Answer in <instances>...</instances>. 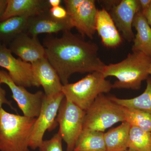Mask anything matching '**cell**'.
I'll return each instance as SVG.
<instances>
[{"label": "cell", "mask_w": 151, "mask_h": 151, "mask_svg": "<svg viewBox=\"0 0 151 151\" xmlns=\"http://www.w3.org/2000/svg\"><path fill=\"white\" fill-rule=\"evenodd\" d=\"M86 111L67 100H62L57 116L59 133L66 145V151H73L76 144L83 130Z\"/></svg>", "instance_id": "6"}, {"label": "cell", "mask_w": 151, "mask_h": 151, "mask_svg": "<svg viewBox=\"0 0 151 151\" xmlns=\"http://www.w3.org/2000/svg\"><path fill=\"white\" fill-rule=\"evenodd\" d=\"M0 67L7 70L12 80L17 85L24 87H39L31 63L16 58L7 46L0 43Z\"/></svg>", "instance_id": "9"}, {"label": "cell", "mask_w": 151, "mask_h": 151, "mask_svg": "<svg viewBox=\"0 0 151 151\" xmlns=\"http://www.w3.org/2000/svg\"><path fill=\"white\" fill-rule=\"evenodd\" d=\"M125 151H136L134 150H131V149H127V150H126Z\"/></svg>", "instance_id": "34"}, {"label": "cell", "mask_w": 151, "mask_h": 151, "mask_svg": "<svg viewBox=\"0 0 151 151\" xmlns=\"http://www.w3.org/2000/svg\"><path fill=\"white\" fill-rule=\"evenodd\" d=\"M62 92L46 96L44 99L39 116L36 118L30 141L32 150L39 148L43 142L46 131H51L58 125L56 119L60 103L64 99Z\"/></svg>", "instance_id": "7"}, {"label": "cell", "mask_w": 151, "mask_h": 151, "mask_svg": "<svg viewBox=\"0 0 151 151\" xmlns=\"http://www.w3.org/2000/svg\"><path fill=\"white\" fill-rule=\"evenodd\" d=\"M96 29L103 45L107 47H116L122 42V36L114 21L105 9L97 11Z\"/></svg>", "instance_id": "16"}, {"label": "cell", "mask_w": 151, "mask_h": 151, "mask_svg": "<svg viewBox=\"0 0 151 151\" xmlns=\"http://www.w3.org/2000/svg\"><path fill=\"white\" fill-rule=\"evenodd\" d=\"M151 58L141 52H132L121 62L106 65L102 71L105 78L114 76V89L139 90L142 82L149 77Z\"/></svg>", "instance_id": "2"}, {"label": "cell", "mask_w": 151, "mask_h": 151, "mask_svg": "<svg viewBox=\"0 0 151 151\" xmlns=\"http://www.w3.org/2000/svg\"><path fill=\"white\" fill-rule=\"evenodd\" d=\"M141 11L144 12L148 8L151 4V0H139Z\"/></svg>", "instance_id": "29"}, {"label": "cell", "mask_w": 151, "mask_h": 151, "mask_svg": "<svg viewBox=\"0 0 151 151\" xmlns=\"http://www.w3.org/2000/svg\"><path fill=\"white\" fill-rule=\"evenodd\" d=\"M149 75H151V64L150 65V68H149Z\"/></svg>", "instance_id": "33"}, {"label": "cell", "mask_w": 151, "mask_h": 151, "mask_svg": "<svg viewBox=\"0 0 151 151\" xmlns=\"http://www.w3.org/2000/svg\"><path fill=\"white\" fill-rule=\"evenodd\" d=\"M106 78L102 72H92L77 82L63 85L62 92L67 100L86 111L99 95L113 89Z\"/></svg>", "instance_id": "4"}, {"label": "cell", "mask_w": 151, "mask_h": 151, "mask_svg": "<svg viewBox=\"0 0 151 151\" xmlns=\"http://www.w3.org/2000/svg\"><path fill=\"white\" fill-rule=\"evenodd\" d=\"M142 12L149 25L151 27V4L148 8L145 11Z\"/></svg>", "instance_id": "30"}, {"label": "cell", "mask_w": 151, "mask_h": 151, "mask_svg": "<svg viewBox=\"0 0 151 151\" xmlns=\"http://www.w3.org/2000/svg\"><path fill=\"white\" fill-rule=\"evenodd\" d=\"M83 1V0H65L63 1L68 16L75 13Z\"/></svg>", "instance_id": "26"}, {"label": "cell", "mask_w": 151, "mask_h": 151, "mask_svg": "<svg viewBox=\"0 0 151 151\" xmlns=\"http://www.w3.org/2000/svg\"><path fill=\"white\" fill-rule=\"evenodd\" d=\"M62 139L58 132L50 139L44 140L39 151H63L62 149Z\"/></svg>", "instance_id": "24"}, {"label": "cell", "mask_w": 151, "mask_h": 151, "mask_svg": "<svg viewBox=\"0 0 151 151\" xmlns=\"http://www.w3.org/2000/svg\"><path fill=\"white\" fill-rule=\"evenodd\" d=\"M124 122L123 107L101 94L86 111L83 129L103 132L116 123Z\"/></svg>", "instance_id": "5"}, {"label": "cell", "mask_w": 151, "mask_h": 151, "mask_svg": "<svg viewBox=\"0 0 151 151\" xmlns=\"http://www.w3.org/2000/svg\"><path fill=\"white\" fill-rule=\"evenodd\" d=\"M34 75L46 96L62 92L63 84L56 70L46 57L32 63Z\"/></svg>", "instance_id": "13"}, {"label": "cell", "mask_w": 151, "mask_h": 151, "mask_svg": "<svg viewBox=\"0 0 151 151\" xmlns=\"http://www.w3.org/2000/svg\"><path fill=\"white\" fill-rule=\"evenodd\" d=\"M48 1L50 7L54 8L60 6L62 1L61 0H48Z\"/></svg>", "instance_id": "32"}, {"label": "cell", "mask_w": 151, "mask_h": 151, "mask_svg": "<svg viewBox=\"0 0 151 151\" xmlns=\"http://www.w3.org/2000/svg\"><path fill=\"white\" fill-rule=\"evenodd\" d=\"M36 120L0 109V151H30Z\"/></svg>", "instance_id": "3"}, {"label": "cell", "mask_w": 151, "mask_h": 151, "mask_svg": "<svg viewBox=\"0 0 151 151\" xmlns=\"http://www.w3.org/2000/svg\"><path fill=\"white\" fill-rule=\"evenodd\" d=\"M29 18L15 17L0 22V43L8 45L19 35L26 32Z\"/></svg>", "instance_id": "18"}, {"label": "cell", "mask_w": 151, "mask_h": 151, "mask_svg": "<svg viewBox=\"0 0 151 151\" xmlns=\"http://www.w3.org/2000/svg\"><path fill=\"white\" fill-rule=\"evenodd\" d=\"M114 102L126 108H133L151 113V77L147 79L145 90L140 95L131 99H120L110 97Z\"/></svg>", "instance_id": "21"}, {"label": "cell", "mask_w": 151, "mask_h": 151, "mask_svg": "<svg viewBox=\"0 0 151 151\" xmlns=\"http://www.w3.org/2000/svg\"><path fill=\"white\" fill-rule=\"evenodd\" d=\"M133 27L137 33L133 40L132 52H141L151 58V27L141 10L135 15Z\"/></svg>", "instance_id": "17"}, {"label": "cell", "mask_w": 151, "mask_h": 151, "mask_svg": "<svg viewBox=\"0 0 151 151\" xmlns=\"http://www.w3.org/2000/svg\"><path fill=\"white\" fill-rule=\"evenodd\" d=\"M140 10L139 0H122L109 13L119 31L129 42L134 38L132 29L133 21L136 14Z\"/></svg>", "instance_id": "10"}, {"label": "cell", "mask_w": 151, "mask_h": 151, "mask_svg": "<svg viewBox=\"0 0 151 151\" xmlns=\"http://www.w3.org/2000/svg\"><path fill=\"white\" fill-rule=\"evenodd\" d=\"M104 133L83 129L73 151H105Z\"/></svg>", "instance_id": "20"}, {"label": "cell", "mask_w": 151, "mask_h": 151, "mask_svg": "<svg viewBox=\"0 0 151 151\" xmlns=\"http://www.w3.org/2000/svg\"><path fill=\"white\" fill-rule=\"evenodd\" d=\"M50 8L48 0H7L0 22L15 17H31Z\"/></svg>", "instance_id": "15"}, {"label": "cell", "mask_w": 151, "mask_h": 151, "mask_svg": "<svg viewBox=\"0 0 151 151\" xmlns=\"http://www.w3.org/2000/svg\"><path fill=\"white\" fill-rule=\"evenodd\" d=\"M49 13L52 17L58 20H64L69 17L66 9L61 6L50 8L49 10Z\"/></svg>", "instance_id": "25"}, {"label": "cell", "mask_w": 151, "mask_h": 151, "mask_svg": "<svg viewBox=\"0 0 151 151\" xmlns=\"http://www.w3.org/2000/svg\"><path fill=\"white\" fill-rule=\"evenodd\" d=\"M120 1H101L100 2L102 3V5L104 6V8L106 10H110L114 6H116L119 2Z\"/></svg>", "instance_id": "28"}, {"label": "cell", "mask_w": 151, "mask_h": 151, "mask_svg": "<svg viewBox=\"0 0 151 151\" xmlns=\"http://www.w3.org/2000/svg\"><path fill=\"white\" fill-rule=\"evenodd\" d=\"M7 0H0V19L6 7Z\"/></svg>", "instance_id": "31"}, {"label": "cell", "mask_w": 151, "mask_h": 151, "mask_svg": "<svg viewBox=\"0 0 151 151\" xmlns=\"http://www.w3.org/2000/svg\"><path fill=\"white\" fill-rule=\"evenodd\" d=\"M8 45L12 54L31 64L45 57V48L37 37L25 32L19 35Z\"/></svg>", "instance_id": "11"}, {"label": "cell", "mask_w": 151, "mask_h": 151, "mask_svg": "<svg viewBox=\"0 0 151 151\" xmlns=\"http://www.w3.org/2000/svg\"><path fill=\"white\" fill-rule=\"evenodd\" d=\"M125 122L130 126L151 132V113L123 107Z\"/></svg>", "instance_id": "23"}, {"label": "cell", "mask_w": 151, "mask_h": 151, "mask_svg": "<svg viewBox=\"0 0 151 151\" xmlns=\"http://www.w3.org/2000/svg\"><path fill=\"white\" fill-rule=\"evenodd\" d=\"M98 9L94 0H83L75 13L69 17L72 28L75 27L82 37H93L96 32Z\"/></svg>", "instance_id": "12"}, {"label": "cell", "mask_w": 151, "mask_h": 151, "mask_svg": "<svg viewBox=\"0 0 151 151\" xmlns=\"http://www.w3.org/2000/svg\"><path fill=\"white\" fill-rule=\"evenodd\" d=\"M130 124L122 122L118 127L104 133L105 151H125L128 149Z\"/></svg>", "instance_id": "19"}, {"label": "cell", "mask_w": 151, "mask_h": 151, "mask_svg": "<svg viewBox=\"0 0 151 151\" xmlns=\"http://www.w3.org/2000/svg\"><path fill=\"white\" fill-rule=\"evenodd\" d=\"M2 83L0 81V109L2 108L3 105L6 104L9 105L12 109H14L12 105L11 101H9L6 97V92L1 86Z\"/></svg>", "instance_id": "27"}, {"label": "cell", "mask_w": 151, "mask_h": 151, "mask_svg": "<svg viewBox=\"0 0 151 151\" xmlns=\"http://www.w3.org/2000/svg\"><path fill=\"white\" fill-rule=\"evenodd\" d=\"M128 149L136 151H151V132L131 126L128 137Z\"/></svg>", "instance_id": "22"}, {"label": "cell", "mask_w": 151, "mask_h": 151, "mask_svg": "<svg viewBox=\"0 0 151 151\" xmlns=\"http://www.w3.org/2000/svg\"><path fill=\"white\" fill-rule=\"evenodd\" d=\"M45 57L59 76L63 85L75 73L102 72L106 64L99 57L98 45L86 41L70 31L60 37L45 40Z\"/></svg>", "instance_id": "1"}, {"label": "cell", "mask_w": 151, "mask_h": 151, "mask_svg": "<svg viewBox=\"0 0 151 151\" xmlns=\"http://www.w3.org/2000/svg\"><path fill=\"white\" fill-rule=\"evenodd\" d=\"M0 81L7 85L10 89L12 97L16 102L24 116L36 118L39 116L45 94L39 91L35 93L29 92L24 86L16 84L7 72L0 69Z\"/></svg>", "instance_id": "8"}, {"label": "cell", "mask_w": 151, "mask_h": 151, "mask_svg": "<svg viewBox=\"0 0 151 151\" xmlns=\"http://www.w3.org/2000/svg\"><path fill=\"white\" fill-rule=\"evenodd\" d=\"M72 28L69 17L64 20L55 19L50 15L48 10L30 17L25 32L31 36L37 37L41 34L63 32Z\"/></svg>", "instance_id": "14"}]
</instances>
